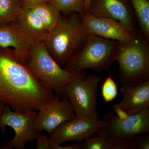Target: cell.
Here are the masks:
<instances>
[{
    "label": "cell",
    "mask_w": 149,
    "mask_h": 149,
    "mask_svg": "<svg viewBox=\"0 0 149 149\" xmlns=\"http://www.w3.org/2000/svg\"><path fill=\"white\" fill-rule=\"evenodd\" d=\"M9 48L0 47V101L15 111H38L54 98Z\"/></svg>",
    "instance_id": "obj_1"
},
{
    "label": "cell",
    "mask_w": 149,
    "mask_h": 149,
    "mask_svg": "<svg viewBox=\"0 0 149 149\" xmlns=\"http://www.w3.org/2000/svg\"><path fill=\"white\" fill-rule=\"evenodd\" d=\"M89 36L80 14L65 15L60 13L55 27L44 42L54 60L63 68L84 47Z\"/></svg>",
    "instance_id": "obj_2"
},
{
    "label": "cell",
    "mask_w": 149,
    "mask_h": 149,
    "mask_svg": "<svg viewBox=\"0 0 149 149\" xmlns=\"http://www.w3.org/2000/svg\"><path fill=\"white\" fill-rule=\"evenodd\" d=\"M25 65L36 78L54 91L61 99L67 98V83L87 75L84 70L72 72L60 66L49 54L44 42L32 44Z\"/></svg>",
    "instance_id": "obj_3"
},
{
    "label": "cell",
    "mask_w": 149,
    "mask_h": 149,
    "mask_svg": "<svg viewBox=\"0 0 149 149\" xmlns=\"http://www.w3.org/2000/svg\"><path fill=\"white\" fill-rule=\"evenodd\" d=\"M149 41L140 31L130 42H120L116 56L121 86H136L149 79Z\"/></svg>",
    "instance_id": "obj_4"
},
{
    "label": "cell",
    "mask_w": 149,
    "mask_h": 149,
    "mask_svg": "<svg viewBox=\"0 0 149 149\" xmlns=\"http://www.w3.org/2000/svg\"><path fill=\"white\" fill-rule=\"evenodd\" d=\"M120 42L90 35L86 44L63 68L69 72L91 69L100 72L109 69L116 61Z\"/></svg>",
    "instance_id": "obj_5"
},
{
    "label": "cell",
    "mask_w": 149,
    "mask_h": 149,
    "mask_svg": "<svg viewBox=\"0 0 149 149\" xmlns=\"http://www.w3.org/2000/svg\"><path fill=\"white\" fill-rule=\"evenodd\" d=\"M101 80L98 75L91 74L67 84V98L72 104L77 117L99 118L97 92Z\"/></svg>",
    "instance_id": "obj_6"
},
{
    "label": "cell",
    "mask_w": 149,
    "mask_h": 149,
    "mask_svg": "<svg viewBox=\"0 0 149 149\" xmlns=\"http://www.w3.org/2000/svg\"><path fill=\"white\" fill-rule=\"evenodd\" d=\"M37 113V111L31 110L23 112L12 111L6 104L0 114V130L4 133L6 126H10L15 135L2 149H24L27 143L36 139L34 121Z\"/></svg>",
    "instance_id": "obj_7"
},
{
    "label": "cell",
    "mask_w": 149,
    "mask_h": 149,
    "mask_svg": "<svg viewBox=\"0 0 149 149\" xmlns=\"http://www.w3.org/2000/svg\"><path fill=\"white\" fill-rule=\"evenodd\" d=\"M104 119L106 125L102 130L114 140L127 141L139 133L149 132V109L125 118L110 111Z\"/></svg>",
    "instance_id": "obj_8"
},
{
    "label": "cell",
    "mask_w": 149,
    "mask_h": 149,
    "mask_svg": "<svg viewBox=\"0 0 149 149\" xmlns=\"http://www.w3.org/2000/svg\"><path fill=\"white\" fill-rule=\"evenodd\" d=\"M106 125L104 119L99 118L76 117L73 120L63 123L49 135V139L54 143L61 144L65 142L79 143L98 134Z\"/></svg>",
    "instance_id": "obj_9"
},
{
    "label": "cell",
    "mask_w": 149,
    "mask_h": 149,
    "mask_svg": "<svg viewBox=\"0 0 149 149\" xmlns=\"http://www.w3.org/2000/svg\"><path fill=\"white\" fill-rule=\"evenodd\" d=\"M75 117L76 114L68 99H61L56 95L53 99L38 108L34 127L37 132L45 131L49 135L62 123Z\"/></svg>",
    "instance_id": "obj_10"
},
{
    "label": "cell",
    "mask_w": 149,
    "mask_h": 149,
    "mask_svg": "<svg viewBox=\"0 0 149 149\" xmlns=\"http://www.w3.org/2000/svg\"><path fill=\"white\" fill-rule=\"evenodd\" d=\"M87 12L96 17L116 19L133 35H137L135 13L128 0H92Z\"/></svg>",
    "instance_id": "obj_11"
},
{
    "label": "cell",
    "mask_w": 149,
    "mask_h": 149,
    "mask_svg": "<svg viewBox=\"0 0 149 149\" xmlns=\"http://www.w3.org/2000/svg\"><path fill=\"white\" fill-rule=\"evenodd\" d=\"M80 15L84 27L89 35L116 40L120 42H130L136 39V36L133 35L120 22L113 19L96 17L88 12H84Z\"/></svg>",
    "instance_id": "obj_12"
},
{
    "label": "cell",
    "mask_w": 149,
    "mask_h": 149,
    "mask_svg": "<svg viewBox=\"0 0 149 149\" xmlns=\"http://www.w3.org/2000/svg\"><path fill=\"white\" fill-rule=\"evenodd\" d=\"M34 43L22 31L15 21L0 24V47L13 48L14 53L26 64Z\"/></svg>",
    "instance_id": "obj_13"
},
{
    "label": "cell",
    "mask_w": 149,
    "mask_h": 149,
    "mask_svg": "<svg viewBox=\"0 0 149 149\" xmlns=\"http://www.w3.org/2000/svg\"><path fill=\"white\" fill-rule=\"evenodd\" d=\"M123 97L113 109H118L128 115H132L149 109V79L136 86H121Z\"/></svg>",
    "instance_id": "obj_14"
},
{
    "label": "cell",
    "mask_w": 149,
    "mask_h": 149,
    "mask_svg": "<svg viewBox=\"0 0 149 149\" xmlns=\"http://www.w3.org/2000/svg\"><path fill=\"white\" fill-rule=\"evenodd\" d=\"M15 21L33 42H45L49 31L31 9L22 8Z\"/></svg>",
    "instance_id": "obj_15"
},
{
    "label": "cell",
    "mask_w": 149,
    "mask_h": 149,
    "mask_svg": "<svg viewBox=\"0 0 149 149\" xmlns=\"http://www.w3.org/2000/svg\"><path fill=\"white\" fill-rule=\"evenodd\" d=\"M40 18L49 32L58 21L60 12L58 9L51 3H47L31 8Z\"/></svg>",
    "instance_id": "obj_16"
},
{
    "label": "cell",
    "mask_w": 149,
    "mask_h": 149,
    "mask_svg": "<svg viewBox=\"0 0 149 149\" xmlns=\"http://www.w3.org/2000/svg\"><path fill=\"white\" fill-rule=\"evenodd\" d=\"M21 9L20 0H0V24L15 21Z\"/></svg>",
    "instance_id": "obj_17"
},
{
    "label": "cell",
    "mask_w": 149,
    "mask_h": 149,
    "mask_svg": "<svg viewBox=\"0 0 149 149\" xmlns=\"http://www.w3.org/2000/svg\"><path fill=\"white\" fill-rule=\"evenodd\" d=\"M102 129L96 136L81 142V149H111L116 140L108 136Z\"/></svg>",
    "instance_id": "obj_18"
},
{
    "label": "cell",
    "mask_w": 149,
    "mask_h": 149,
    "mask_svg": "<svg viewBox=\"0 0 149 149\" xmlns=\"http://www.w3.org/2000/svg\"><path fill=\"white\" fill-rule=\"evenodd\" d=\"M63 15L76 13L81 14L85 12V0H52L50 3Z\"/></svg>",
    "instance_id": "obj_19"
},
{
    "label": "cell",
    "mask_w": 149,
    "mask_h": 149,
    "mask_svg": "<svg viewBox=\"0 0 149 149\" xmlns=\"http://www.w3.org/2000/svg\"><path fill=\"white\" fill-rule=\"evenodd\" d=\"M102 97L104 101L111 102L118 95L117 85L110 75L106 78L102 85Z\"/></svg>",
    "instance_id": "obj_20"
},
{
    "label": "cell",
    "mask_w": 149,
    "mask_h": 149,
    "mask_svg": "<svg viewBox=\"0 0 149 149\" xmlns=\"http://www.w3.org/2000/svg\"><path fill=\"white\" fill-rule=\"evenodd\" d=\"M128 141L130 149H149V132L137 134Z\"/></svg>",
    "instance_id": "obj_21"
},
{
    "label": "cell",
    "mask_w": 149,
    "mask_h": 149,
    "mask_svg": "<svg viewBox=\"0 0 149 149\" xmlns=\"http://www.w3.org/2000/svg\"><path fill=\"white\" fill-rule=\"evenodd\" d=\"M36 139L37 140V149H50L49 138L42 132H37Z\"/></svg>",
    "instance_id": "obj_22"
},
{
    "label": "cell",
    "mask_w": 149,
    "mask_h": 149,
    "mask_svg": "<svg viewBox=\"0 0 149 149\" xmlns=\"http://www.w3.org/2000/svg\"><path fill=\"white\" fill-rule=\"evenodd\" d=\"M52 0H20L22 8L31 9L41 5L50 3Z\"/></svg>",
    "instance_id": "obj_23"
},
{
    "label": "cell",
    "mask_w": 149,
    "mask_h": 149,
    "mask_svg": "<svg viewBox=\"0 0 149 149\" xmlns=\"http://www.w3.org/2000/svg\"><path fill=\"white\" fill-rule=\"evenodd\" d=\"M111 149H130L128 140H116Z\"/></svg>",
    "instance_id": "obj_24"
},
{
    "label": "cell",
    "mask_w": 149,
    "mask_h": 149,
    "mask_svg": "<svg viewBox=\"0 0 149 149\" xmlns=\"http://www.w3.org/2000/svg\"><path fill=\"white\" fill-rule=\"evenodd\" d=\"M92 0H85V6H84V11L87 12L89 8V6Z\"/></svg>",
    "instance_id": "obj_25"
},
{
    "label": "cell",
    "mask_w": 149,
    "mask_h": 149,
    "mask_svg": "<svg viewBox=\"0 0 149 149\" xmlns=\"http://www.w3.org/2000/svg\"><path fill=\"white\" fill-rule=\"evenodd\" d=\"M6 104L0 101V114L1 113L4 107L5 106Z\"/></svg>",
    "instance_id": "obj_26"
}]
</instances>
